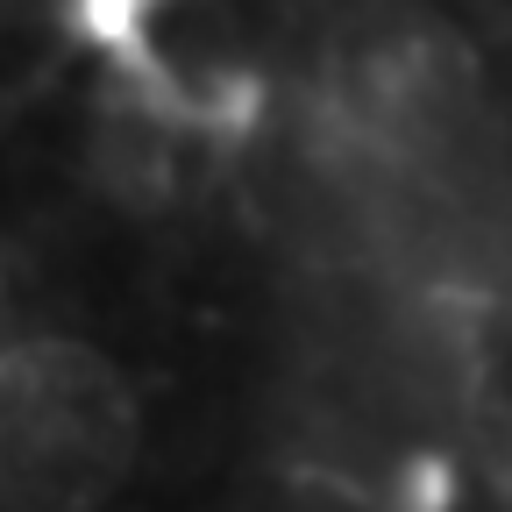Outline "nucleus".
<instances>
[{
    "instance_id": "1",
    "label": "nucleus",
    "mask_w": 512,
    "mask_h": 512,
    "mask_svg": "<svg viewBox=\"0 0 512 512\" xmlns=\"http://www.w3.org/2000/svg\"><path fill=\"white\" fill-rule=\"evenodd\" d=\"M143 448L114 356L36 335L0 349V512H100Z\"/></svg>"
}]
</instances>
